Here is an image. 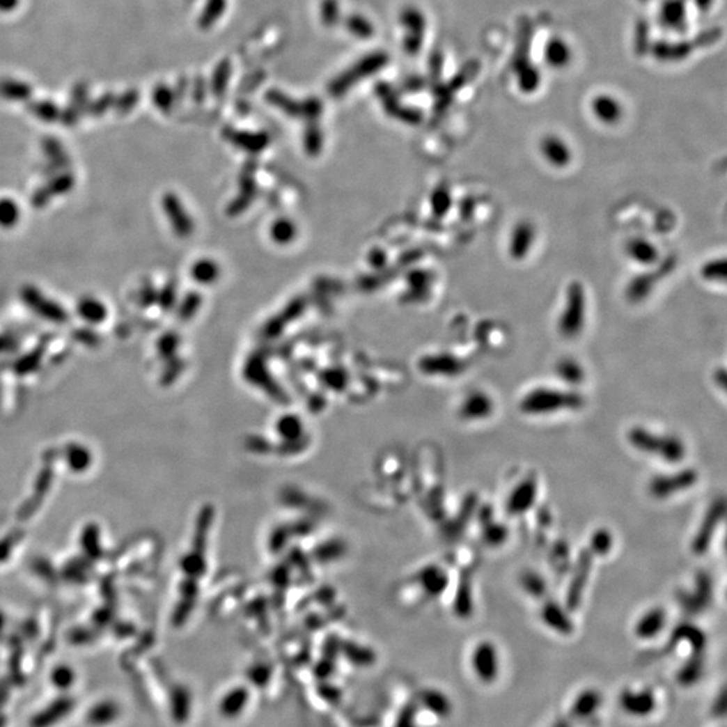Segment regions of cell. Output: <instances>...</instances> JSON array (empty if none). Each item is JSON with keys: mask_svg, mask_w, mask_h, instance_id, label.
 Wrapping results in <instances>:
<instances>
[{"mask_svg": "<svg viewBox=\"0 0 727 727\" xmlns=\"http://www.w3.org/2000/svg\"><path fill=\"white\" fill-rule=\"evenodd\" d=\"M540 618L547 627L559 633V634H571L574 632V624L565 610V607L559 605L556 601H547L542 606Z\"/></svg>", "mask_w": 727, "mask_h": 727, "instance_id": "e0dca14e", "label": "cell"}, {"mask_svg": "<svg viewBox=\"0 0 727 727\" xmlns=\"http://www.w3.org/2000/svg\"><path fill=\"white\" fill-rule=\"evenodd\" d=\"M591 114L600 123L614 125L623 118V105L611 95H598L591 101Z\"/></svg>", "mask_w": 727, "mask_h": 727, "instance_id": "ac0fdd59", "label": "cell"}, {"mask_svg": "<svg viewBox=\"0 0 727 727\" xmlns=\"http://www.w3.org/2000/svg\"><path fill=\"white\" fill-rule=\"evenodd\" d=\"M625 253L632 262L643 267L655 265L660 259V251L657 249L655 242L643 236H633L627 239V242H625Z\"/></svg>", "mask_w": 727, "mask_h": 727, "instance_id": "2e32d148", "label": "cell"}, {"mask_svg": "<svg viewBox=\"0 0 727 727\" xmlns=\"http://www.w3.org/2000/svg\"><path fill=\"white\" fill-rule=\"evenodd\" d=\"M249 691L247 687H235L229 689L221 698L219 705V711L224 718L233 719L237 718L249 702Z\"/></svg>", "mask_w": 727, "mask_h": 727, "instance_id": "d6986e66", "label": "cell"}, {"mask_svg": "<svg viewBox=\"0 0 727 727\" xmlns=\"http://www.w3.org/2000/svg\"><path fill=\"white\" fill-rule=\"evenodd\" d=\"M20 219V209L18 203L10 198L0 200V226L13 228L18 224Z\"/></svg>", "mask_w": 727, "mask_h": 727, "instance_id": "4316f807", "label": "cell"}, {"mask_svg": "<svg viewBox=\"0 0 727 727\" xmlns=\"http://www.w3.org/2000/svg\"><path fill=\"white\" fill-rule=\"evenodd\" d=\"M522 585L528 594L536 598L545 593V582L536 572H525L522 578Z\"/></svg>", "mask_w": 727, "mask_h": 727, "instance_id": "4dcf8cb0", "label": "cell"}, {"mask_svg": "<svg viewBox=\"0 0 727 727\" xmlns=\"http://www.w3.org/2000/svg\"><path fill=\"white\" fill-rule=\"evenodd\" d=\"M263 672H265L264 668H260V669H253V671L249 673V680H251L252 683H255L256 686H264V685H267V682H268V679H269V673H264V675H263Z\"/></svg>", "mask_w": 727, "mask_h": 727, "instance_id": "e575fe53", "label": "cell"}, {"mask_svg": "<svg viewBox=\"0 0 727 727\" xmlns=\"http://www.w3.org/2000/svg\"><path fill=\"white\" fill-rule=\"evenodd\" d=\"M594 558H595V555L587 547V548L582 549V552L579 554V556L577 559L575 568L572 571V577H571V581H570V586L567 588V601H565V606L568 609H571V610L577 609L582 602L586 585H587V581L590 578L591 568H593V563H594Z\"/></svg>", "mask_w": 727, "mask_h": 727, "instance_id": "9c48e42d", "label": "cell"}, {"mask_svg": "<svg viewBox=\"0 0 727 727\" xmlns=\"http://www.w3.org/2000/svg\"><path fill=\"white\" fill-rule=\"evenodd\" d=\"M10 345H13L11 337H7V336L0 337V350H1V349H7Z\"/></svg>", "mask_w": 727, "mask_h": 727, "instance_id": "8d00e7d4", "label": "cell"}, {"mask_svg": "<svg viewBox=\"0 0 727 727\" xmlns=\"http://www.w3.org/2000/svg\"><path fill=\"white\" fill-rule=\"evenodd\" d=\"M545 58L551 68H555V69L565 68L571 60V52H570L567 42L559 40V38H554V40L547 42Z\"/></svg>", "mask_w": 727, "mask_h": 727, "instance_id": "44dd1931", "label": "cell"}, {"mask_svg": "<svg viewBox=\"0 0 727 727\" xmlns=\"http://www.w3.org/2000/svg\"><path fill=\"white\" fill-rule=\"evenodd\" d=\"M494 411L493 399L484 391L470 392L460 408V415L464 421L480 422L492 416Z\"/></svg>", "mask_w": 727, "mask_h": 727, "instance_id": "5bb4252c", "label": "cell"}, {"mask_svg": "<svg viewBox=\"0 0 727 727\" xmlns=\"http://www.w3.org/2000/svg\"><path fill=\"white\" fill-rule=\"evenodd\" d=\"M586 322V291L578 281L570 283L565 294V303L558 320V331L565 340L577 338Z\"/></svg>", "mask_w": 727, "mask_h": 727, "instance_id": "3957f363", "label": "cell"}, {"mask_svg": "<svg viewBox=\"0 0 727 727\" xmlns=\"http://www.w3.org/2000/svg\"><path fill=\"white\" fill-rule=\"evenodd\" d=\"M73 183H75V180L72 175L63 174L50 182L43 190L46 191L49 198H52V196H58V194H63V193L69 191L73 187Z\"/></svg>", "mask_w": 727, "mask_h": 727, "instance_id": "1f68e13d", "label": "cell"}, {"mask_svg": "<svg viewBox=\"0 0 727 727\" xmlns=\"http://www.w3.org/2000/svg\"><path fill=\"white\" fill-rule=\"evenodd\" d=\"M22 298H23V302L26 303L33 311H36L38 315L43 317L45 320H49V321L56 323L65 322L68 320V314L60 304L47 299L36 287H31V286L24 287L22 290Z\"/></svg>", "mask_w": 727, "mask_h": 727, "instance_id": "8fae6325", "label": "cell"}, {"mask_svg": "<svg viewBox=\"0 0 727 727\" xmlns=\"http://www.w3.org/2000/svg\"><path fill=\"white\" fill-rule=\"evenodd\" d=\"M536 240V228L529 220L516 222L509 233L508 255L516 260H524Z\"/></svg>", "mask_w": 727, "mask_h": 727, "instance_id": "30bf717a", "label": "cell"}, {"mask_svg": "<svg viewBox=\"0 0 727 727\" xmlns=\"http://www.w3.org/2000/svg\"><path fill=\"white\" fill-rule=\"evenodd\" d=\"M618 706L627 717L643 719L657 708L656 694L650 688H624L618 695Z\"/></svg>", "mask_w": 727, "mask_h": 727, "instance_id": "52a82bcc", "label": "cell"}, {"mask_svg": "<svg viewBox=\"0 0 727 727\" xmlns=\"http://www.w3.org/2000/svg\"><path fill=\"white\" fill-rule=\"evenodd\" d=\"M556 376L568 385H578L585 379V369L572 357L561 359L555 366Z\"/></svg>", "mask_w": 727, "mask_h": 727, "instance_id": "ffe728a7", "label": "cell"}, {"mask_svg": "<svg viewBox=\"0 0 727 727\" xmlns=\"http://www.w3.org/2000/svg\"><path fill=\"white\" fill-rule=\"evenodd\" d=\"M173 712L177 715L178 719H185L186 715H187V710H190V696L187 694L186 689H180L178 691V695L174 701V707H173Z\"/></svg>", "mask_w": 727, "mask_h": 727, "instance_id": "d6a6232c", "label": "cell"}, {"mask_svg": "<svg viewBox=\"0 0 727 727\" xmlns=\"http://www.w3.org/2000/svg\"><path fill=\"white\" fill-rule=\"evenodd\" d=\"M483 538H484V542L487 545H492V547H499V545H504L508 539V529L504 524L501 523H494V522H490L487 524H485L484 531H483Z\"/></svg>", "mask_w": 727, "mask_h": 727, "instance_id": "f1b7e54d", "label": "cell"}, {"mask_svg": "<svg viewBox=\"0 0 727 727\" xmlns=\"http://www.w3.org/2000/svg\"><path fill=\"white\" fill-rule=\"evenodd\" d=\"M629 446L641 454L659 458L666 464H680L687 457V446L675 434L649 430L644 425H633L626 432Z\"/></svg>", "mask_w": 727, "mask_h": 727, "instance_id": "6da1fadb", "label": "cell"}, {"mask_svg": "<svg viewBox=\"0 0 727 727\" xmlns=\"http://www.w3.org/2000/svg\"><path fill=\"white\" fill-rule=\"evenodd\" d=\"M725 510H726V505H725L724 499L715 500L708 506L701 524L698 526V531L694 535V539L691 542V552L694 555L702 556L708 551L710 545L712 543V539L718 531V526L721 525L725 517Z\"/></svg>", "mask_w": 727, "mask_h": 727, "instance_id": "8992f818", "label": "cell"}, {"mask_svg": "<svg viewBox=\"0 0 727 727\" xmlns=\"http://www.w3.org/2000/svg\"><path fill=\"white\" fill-rule=\"evenodd\" d=\"M701 276L705 282L724 283L726 281V260L724 258L705 263L701 268Z\"/></svg>", "mask_w": 727, "mask_h": 727, "instance_id": "d4e9b609", "label": "cell"}, {"mask_svg": "<svg viewBox=\"0 0 727 727\" xmlns=\"http://www.w3.org/2000/svg\"><path fill=\"white\" fill-rule=\"evenodd\" d=\"M602 705H604V696L598 689L585 688L572 701L570 710H568V717L572 721H577V724L582 722V721H587L600 711Z\"/></svg>", "mask_w": 727, "mask_h": 727, "instance_id": "9a60e30c", "label": "cell"}, {"mask_svg": "<svg viewBox=\"0 0 727 727\" xmlns=\"http://www.w3.org/2000/svg\"><path fill=\"white\" fill-rule=\"evenodd\" d=\"M585 405V398L575 391L551 386H536L528 391L519 402V409L529 416L552 415L577 411Z\"/></svg>", "mask_w": 727, "mask_h": 727, "instance_id": "7a4b0ae2", "label": "cell"}, {"mask_svg": "<svg viewBox=\"0 0 727 727\" xmlns=\"http://www.w3.org/2000/svg\"><path fill=\"white\" fill-rule=\"evenodd\" d=\"M611 547H613V536H611L610 531H607L605 528H600L591 535L588 548L593 551V554L595 556H605L610 552Z\"/></svg>", "mask_w": 727, "mask_h": 727, "instance_id": "484cf974", "label": "cell"}, {"mask_svg": "<svg viewBox=\"0 0 727 727\" xmlns=\"http://www.w3.org/2000/svg\"><path fill=\"white\" fill-rule=\"evenodd\" d=\"M539 493V484L538 478L535 476H528L523 480H520L517 484L512 487L509 492L506 501H505V510L509 516L517 517L525 515L532 509V506L536 504Z\"/></svg>", "mask_w": 727, "mask_h": 727, "instance_id": "ba28073f", "label": "cell"}, {"mask_svg": "<svg viewBox=\"0 0 727 727\" xmlns=\"http://www.w3.org/2000/svg\"><path fill=\"white\" fill-rule=\"evenodd\" d=\"M414 710H404L403 715L399 717L396 727H414Z\"/></svg>", "mask_w": 727, "mask_h": 727, "instance_id": "d590c367", "label": "cell"}, {"mask_svg": "<svg viewBox=\"0 0 727 727\" xmlns=\"http://www.w3.org/2000/svg\"><path fill=\"white\" fill-rule=\"evenodd\" d=\"M428 369L442 375H458L464 369V364L451 356L438 357L428 364Z\"/></svg>", "mask_w": 727, "mask_h": 727, "instance_id": "83f0119b", "label": "cell"}, {"mask_svg": "<svg viewBox=\"0 0 727 727\" xmlns=\"http://www.w3.org/2000/svg\"><path fill=\"white\" fill-rule=\"evenodd\" d=\"M77 313L86 322L100 323L107 318V307L95 298H84L79 302Z\"/></svg>", "mask_w": 727, "mask_h": 727, "instance_id": "cb8c5ba5", "label": "cell"}, {"mask_svg": "<svg viewBox=\"0 0 727 727\" xmlns=\"http://www.w3.org/2000/svg\"><path fill=\"white\" fill-rule=\"evenodd\" d=\"M699 481V473L692 467H683L672 473L659 474L650 478L648 493L659 501L669 500L676 494L689 490Z\"/></svg>", "mask_w": 727, "mask_h": 727, "instance_id": "277c9868", "label": "cell"}, {"mask_svg": "<svg viewBox=\"0 0 727 727\" xmlns=\"http://www.w3.org/2000/svg\"><path fill=\"white\" fill-rule=\"evenodd\" d=\"M539 151L551 167L565 169L572 161V150L570 144L555 134H548L540 141Z\"/></svg>", "mask_w": 727, "mask_h": 727, "instance_id": "7c38bea8", "label": "cell"}, {"mask_svg": "<svg viewBox=\"0 0 727 727\" xmlns=\"http://www.w3.org/2000/svg\"><path fill=\"white\" fill-rule=\"evenodd\" d=\"M470 666L474 676L485 686L497 682L500 676V653L494 643L483 640L471 650Z\"/></svg>", "mask_w": 727, "mask_h": 727, "instance_id": "5b68a950", "label": "cell"}, {"mask_svg": "<svg viewBox=\"0 0 727 727\" xmlns=\"http://www.w3.org/2000/svg\"><path fill=\"white\" fill-rule=\"evenodd\" d=\"M421 699L425 708H428L432 714L441 718L448 717L451 712V702L444 692L438 689H425Z\"/></svg>", "mask_w": 727, "mask_h": 727, "instance_id": "7402d4cb", "label": "cell"}, {"mask_svg": "<svg viewBox=\"0 0 727 727\" xmlns=\"http://www.w3.org/2000/svg\"><path fill=\"white\" fill-rule=\"evenodd\" d=\"M702 668H703V663L699 660V657H694L692 660H689L679 672V680L682 682V685L689 686V685H694L696 680H699Z\"/></svg>", "mask_w": 727, "mask_h": 727, "instance_id": "f546056e", "label": "cell"}, {"mask_svg": "<svg viewBox=\"0 0 727 727\" xmlns=\"http://www.w3.org/2000/svg\"><path fill=\"white\" fill-rule=\"evenodd\" d=\"M666 625V611L660 606H653L646 610L636 621L633 632L639 640L656 639Z\"/></svg>", "mask_w": 727, "mask_h": 727, "instance_id": "4fadbf2b", "label": "cell"}, {"mask_svg": "<svg viewBox=\"0 0 727 727\" xmlns=\"http://www.w3.org/2000/svg\"><path fill=\"white\" fill-rule=\"evenodd\" d=\"M655 281L649 274H640L634 276L626 286V297L630 302L644 301L650 294Z\"/></svg>", "mask_w": 727, "mask_h": 727, "instance_id": "603a6c76", "label": "cell"}, {"mask_svg": "<svg viewBox=\"0 0 727 727\" xmlns=\"http://www.w3.org/2000/svg\"><path fill=\"white\" fill-rule=\"evenodd\" d=\"M571 721H572V719L568 717L567 721H565V719H562V721H559L558 724H555L552 727H572V724H575V722H571Z\"/></svg>", "mask_w": 727, "mask_h": 727, "instance_id": "74e56055", "label": "cell"}, {"mask_svg": "<svg viewBox=\"0 0 727 727\" xmlns=\"http://www.w3.org/2000/svg\"><path fill=\"white\" fill-rule=\"evenodd\" d=\"M75 338L77 341H80V343L88 345V346H96V345L100 343V337L95 331H92L89 329H79V330H76L75 331Z\"/></svg>", "mask_w": 727, "mask_h": 727, "instance_id": "836d02e7", "label": "cell"}]
</instances>
